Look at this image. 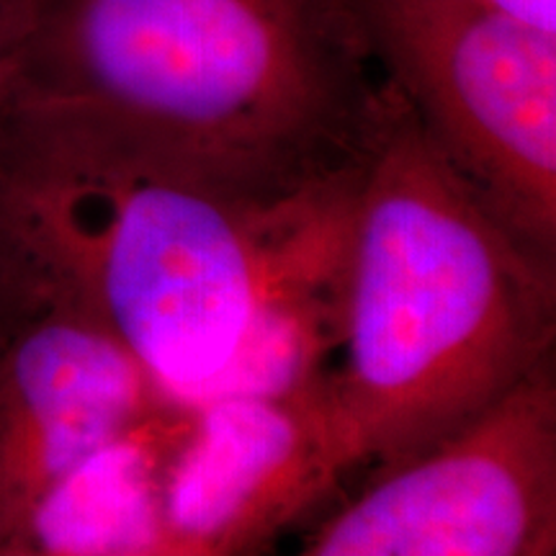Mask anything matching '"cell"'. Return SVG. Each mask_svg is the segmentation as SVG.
Returning <instances> with one entry per match:
<instances>
[{
    "mask_svg": "<svg viewBox=\"0 0 556 556\" xmlns=\"http://www.w3.org/2000/svg\"><path fill=\"white\" fill-rule=\"evenodd\" d=\"M552 364L467 426L381 467L296 556H554Z\"/></svg>",
    "mask_w": 556,
    "mask_h": 556,
    "instance_id": "5",
    "label": "cell"
},
{
    "mask_svg": "<svg viewBox=\"0 0 556 556\" xmlns=\"http://www.w3.org/2000/svg\"><path fill=\"white\" fill-rule=\"evenodd\" d=\"M356 0H34L21 93L258 180L356 163L381 86Z\"/></svg>",
    "mask_w": 556,
    "mask_h": 556,
    "instance_id": "3",
    "label": "cell"
},
{
    "mask_svg": "<svg viewBox=\"0 0 556 556\" xmlns=\"http://www.w3.org/2000/svg\"><path fill=\"white\" fill-rule=\"evenodd\" d=\"M139 556H160V552H157V548H152L150 554H139Z\"/></svg>",
    "mask_w": 556,
    "mask_h": 556,
    "instance_id": "11",
    "label": "cell"
},
{
    "mask_svg": "<svg viewBox=\"0 0 556 556\" xmlns=\"http://www.w3.org/2000/svg\"><path fill=\"white\" fill-rule=\"evenodd\" d=\"M471 3L528 29L556 34V0H471Z\"/></svg>",
    "mask_w": 556,
    "mask_h": 556,
    "instance_id": "10",
    "label": "cell"
},
{
    "mask_svg": "<svg viewBox=\"0 0 556 556\" xmlns=\"http://www.w3.org/2000/svg\"><path fill=\"white\" fill-rule=\"evenodd\" d=\"M163 405L93 319L0 258V541L54 482Z\"/></svg>",
    "mask_w": 556,
    "mask_h": 556,
    "instance_id": "6",
    "label": "cell"
},
{
    "mask_svg": "<svg viewBox=\"0 0 556 556\" xmlns=\"http://www.w3.org/2000/svg\"><path fill=\"white\" fill-rule=\"evenodd\" d=\"M325 377L184 409L163 475L160 554L250 556L348 475Z\"/></svg>",
    "mask_w": 556,
    "mask_h": 556,
    "instance_id": "7",
    "label": "cell"
},
{
    "mask_svg": "<svg viewBox=\"0 0 556 556\" xmlns=\"http://www.w3.org/2000/svg\"><path fill=\"white\" fill-rule=\"evenodd\" d=\"M554 302V261L475 197L387 80L325 377L345 471L428 448L552 364Z\"/></svg>",
    "mask_w": 556,
    "mask_h": 556,
    "instance_id": "2",
    "label": "cell"
},
{
    "mask_svg": "<svg viewBox=\"0 0 556 556\" xmlns=\"http://www.w3.org/2000/svg\"><path fill=\"white\" fill-rule=\"evenodd\" d=\"M358 163L258 180L18 93L0 119V258L75 304L165 405L330 371Z\"/></svg>",
    "mask_w": 556,
    "mask_h": 556,
    "instance_id": "1",
    "label": "cell"
},
{
    "mask_svg": "<svg viewBox=\"0 0 556 556\" xmlns=\"http://www.w3.org/2000/svg\"><path fill=\"white\" fill-rule=\"evenodd\" d=\"M34 34V0H0V119L24 86Z\"/></svg>",
    "mask_w": 556,
    "mask_h": 556,
    "instance_id": "9",
    "label": "cell"
},
{
    "mask_svg": "<svg viewBox=\"0 0 556 556\" xmlns=\"http://www.w3.org/2000/svg\"><path fill=\"white\" fill-rule=\"evenodd\" d=\"M184 409L163 405L34 503L0 556H139L160 544V497Z\"/></svg>",
    "mask_w": 556,
    "mask_h": 556,
    "instance_id": "8",
    "label": "cell"
},
{
    "mask_svg": "<svg viewBox=\"0 0 556 556\" xmlns=\"http://www.w3.org/2000/svg\"><path fill=\"white\" fill-rule=\"evenodd\" d=\"M374 58L435 150L539 255L556 250V34L471 0H356Z\"/></svg>",
    "mask_w": 556,
    "mask_h": 556,
    "instance_id": "4",
    "label": "cell"
}]
</instances>
